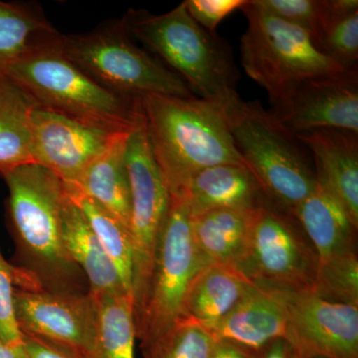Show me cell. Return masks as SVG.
<instances>
[{"mask_svg":"<svg viewBox=\"0 0 358 358\" xmlns=\"http://www.w3.org/2000/svg\"><path fill=\"white\" fill-rule=\"evenodd\" d=\"M8 190L6 216L14 245L16 288L89 293L63 241L65 185L55 174L30 162L0 169Z\"/></svg>","mask_w":358,"mask_h":358,"instance_id":"1","label":"cell"},{"mask_svg":"<svg viewBox=\"0 0 358 358\" xmlns=\"http://www.w3.org/2000/svg\"><path fill=\"white\" fill-rule=\"evenodd\" d=\"M138 99L143 128L171 196L201 169L244 164L220 106L197 96L143 94Z\"/></svg>","mask_w":358,"mask_h":358,"instance_id":"2","label":"cell"},{"mask_svg":"<svg viewBox=\"0 0 358 358\" xmlns=\"http://www.w3.org/2000/svg\"><path fill=\"white\" fill-rule=\"evenodd\" d=\"M121 21L131 38L176 73L197 98L224 110L242 100L229 44L195 22L183 2L164 14L129 9Z\"/></svg>","mask_w":358,"mask_h":358,"instance_id":"3","label":"cell"},{"mask_svg":"<svg viewBox=\"0 0 358 358\" xmlns=\"http://www.w3.org/2000/svg\"><path fill=\"white\" fill-rule=\"evenodd\" d=\"M6 80L37 107L112 133H133L143 122L140 99L106 89L66 58L60 44L18 61L7 71Z\"/></svg>","mask_w":358,"mask_h":358,"instance_id":"4","label":"cell"},{"mask_svg":"<svg viewBox=\"0 0 358 358\" xmlns=\"http://www.w3.org/2000/svg\"><path fill=\"white\" fill-rule=\"evenodd\" d=\"M224 110L235 148L266 199L292 214L317 185L301 141L257 101Z\"/></svg>","mask_w":358,"mask_h":358,"instance_id":"5","label":"cell"},{"mask_svg":"<svg viewBox=\"0 0 358 358\" xmlns=\"http://www.w3.org/2000/svg\"><path fill=\"white\" fill-rule=\"evenodd\" d=\"M60 50L71 62L117 95L195 96L176 73L136 45L121 20L84 34H62Z\"/></svg>","mask_w":358,"mask_h":358,"instance_id":"6","label":"cell"},{"mask_svg":"<svg viewBox=\"0 0 358 358\" xmlns=\"http://www.w3.org/2000/svg\"><path fill=\"white\" fill-rule=\"evenodd\" d=\"M240 10L248 23L240 43L241 64L266 90L271 105L308 78L345 70L322 54L307 31L264 10L255 0H247Z\"/></svg>","mask_w":358,"mask_h":358,"instance_id":"7","label":"cell"},{"mask_svg":"<svg viewBox=\"0 0 358 358\" xmlns=\"http://www.w3.org/2000/svg\"><path fill=\"white\" fill-rule=\"evenodd\" d=\"M211 264L197 246L185 202L171 196L147 298L134 315L136 339L141 341V350L169 333L183 319L193 282Z\"/></svg>","mask_w":358,"mask_h":358,"instance_id":"8","label":"cell"},{"mask_svg":"<svg viewBox=\"0 0 358 358\" xmlns=\"http://www.w3.org/2000/svg\"><path fill=\"white\" fill-rule=\"evenodd\" d=\"M124 160L131 192L129 234L133 247V303L136 313L147 298L160 235L171 206V193L143 122L129 136Z\"/></svg>","mask_w":358,"mask_h":358,"instance_id":"9","label":"cell"},{"mask_svg":"<svg viewBox=\"0 0 358 358\" xmlns=\"http://www.w3.org/2000/svg\"><path fill=\"white\" fill-rule=\"evenodd\" d=\"M317 254L291 213L266 200L256 210L248 252L239 272L258 286L312 291Z\"/></svg>","mask_w":358,"mask_h":358,"instance_id":"10","label":"cell"},{"mask_svg":"<svg viewBox=\"0 0 358 358\" xmlns=\"http://www.w3.org/2000/svg\"><path fill=\"white\" fill-rule=\"evenodd\" d=\"M271 114L294 134L320 129L358 134V69H345L303 80Z\"/></svg>","mask_w":358,"mask_h":358,"instance_id":"11","label":"cell"},{"mask_svg":"<svg viewBox=\"0 0 358 358\" xmlns=\"http://www.w3.org/2000/svg\"><path fill=\"white\" fill-rule=\"evenodd\" d=\"M286 341L296 358H358V306L286 292Z\"/></svg>","mask_w":358,"mask_h":358,"instance_id":"12","label":"cell"},{"mask_svg":"<svg viewBox=\"0 0 358 358\" xmlns=\"http://www.w3.org/2000/svg\"><path fill=\"white\" fill-rule=\"evenodd\" d=\"M31 129L33 162L50 171L64 185L75 182L117 138L129 134L112 133L37 106Z\"/></svg>","mask_w":358,"mask_h":358,"instance_id":"13","label":"cell"},{"mask_svg":"<svg viewBox=\"0 0 358 358\" xmlns=\"http://www.w3.org/2000/svg\"><path fill=\"white\" fill-rule=\"evenodd\" d=\"M16 322L22 334L57 341L85 358L91 352L96 301L89 293L14 289Z\"/></svg>","mask_w":358,"mask_h":358,"instance_id":"14","label":"cell"},{"mask_svg":"<svg viewBox=\"0 0 358 358\" xmlns=\"http://www.w3.org/2000/svg\"><path fill=\"white\" fill-rule=\"evenodd\" d=\"M206 329L216 341L262 353L271 343L287 338L286 293L257 285L226 317Z\"/></svg>","mask_w":358,"mask_h":358,"instance_id":"15","label":"cell"},{"mask_svg":"<svg viewBox=\"0 0 358 358\" xmlns=\"http://www.w3.org/2000/svg\"><path fill=\"white\" fill-rule=\"evenodd\" d=\"M294 136L312 155L317 180L341 202L358 227V134L320 129Z\"/></svg>","mask_w":358,"mask_h":358,"instance_id":"16","label":"cell"},{"mask_svg":"<svg viewBox=\"0 0 358 358\" xmlns=\"http://www.w3.org/2000/svg\"><path fill=\"white\" fill-rule=\"evenodd\" d=\"M173 197L185 202L190 217L215 209L254 210L267 200L255 176L241 164L201 169L190 176L180 193Z\"/></svg>","mask_w":358,"mask_h":358,"instance_id":"17","label":"cell"},{"mask_svg":"<svg viewBox=\"0 0 358 358\" xmlns=\"http://www.w3.org/2000/svg\"><path fill=\"white\" fill-rule=\"evenodd\" d=\"M292 215L315 250L319 265L355 252L357 226L341 202L319 181Z\"/></svg>","mask_w":358,"mask_h":358,"instance_id":"18","label":"cell"},{"mask_svg":"<svg viewBox=\"0 0 358 358\" xmlns=\"http://www.w3.org/2000/svg\"><path fill=\"white\" fill-rule=\"evenodd\" d=\"M63 241L71 260L84 275L89 294L93 298L105 294H129L114 263L84 214L68 194L63 208Z\"/></svg>","mask_w":358,"mask_h":358,"instance_id":"19","label":"cell"},{"mask_svg":"<svg viewBox=\"0 0 358 358\" xmlns=\"http://www.w3.org/2000/svg\"><path fill=\"white\" fill-rule=\"evenodd\" d=\"M62 34L34 4L0 1V82L23 58L58 46Z\"/></svg>","mask_w":358,"mask_h":358,"instance_id":"20","label":"cell"},{"mask_svg":"<svg viewBox=\"0 0 358 358\" xmlns=\"http://www.w3.org/2000/svg\"><path fill=\"white\" fill-rule=\"evenodd\" d=\"M257 209H215L192 217L197 246L212 264L239 271L248 252Z\"/></svg>","mask_w":358,"mask_h":358,"instance_id":"21","label":"cell"},{"mask_svg":"<svg viewBox=\"0 0 358 358\" xmlns=\"http://www.w3.org/2000/svg\"><path fill=\"white\" fill-rule=\"evenodd\" d=\"M129 134L117 138L85 169L75 182L65 185L100 204L129 230L131 192L124 152Z\"/></svg>","mask_w":358,"mask_h":358,"instance_id":"22","label":"cell"},{"mask_svg":"<svg viewBox=\"0 0 358 358\" xmlns=\"http://www.w3.org/2000/svg\"><path fill=\"white\" fill-rule=\"evenodd\" d=\"M256 286L239 271L211 264L193 282L183 319L208 329L226 317Z\"/></svg>","mask_w":358,"mask_h":358,"instance_id":"23","label":"cell"},{"mask_svg":"<svg viewBox=\"0 0 358 358\" xmlns=\"http://www.w3.org/2000/svg\"><path fill=\"white\" fill-rule=\"evenodd\" d=\"M36 106L11 82H0V169L33 162L31 122Z\"/></svg>","mask_w":358,"mask_h":358,"instance_id":"24","label":"cell"},{"mask_svg":"<svg viewBox=\"0 0 358 358\" xmlns=\"http://www.w3.org/2000/svg\"><path fill=\"white\" fill-rule=\"evenodd\" d=\"M96 301V327L91 352L85 358H134L136 339L133 298L105 294Z\"/></svg>","mask_w":358,"mask_h":358,"instance_id":"25","label":"cell"},{"mask_svg":"<svg viewBox=\"0 0 358 358\" xmlns=\"http://www.w3.org/2000/svg\"><path fill=\"white\" fill-rule=\"evenodd\" d=\"M313 40L336 64L345 69L357 68V0H322V24Z\"/></svg>","mask_w":358,"mask_h":358,"instance_id":"26","label":"cell"},{"mask_svg":"<svg viewBox=\"0 0 358 358\" xmlns=\"http://www.w3.org/2000/svg\"><path fill=\"white\" fill-rule=\"evenodd\" d=\"M65 190L84 214L106 253L117 268L124 289L133 298V247L129 228L94 200L66 185Z\"/></svg>","mask_w":358,"mask_h":358,"instance_id":"27","label":"cell"},{"mask_svg":"<svg viewBox=\"0 0 358 358\" xmlns=\"http://www.w3.org/2000/svg\"><path fill=\"white\" fill-rule=\"evenodd\" d=\"M216 343L215 338L201 324L182 319L141 352L143 358H211Z\"/></svg>","mask_w":358,"mask_h":358,"instance_id":"28","label":"cell"},{"mask_svg":"<svg viewBox=\"0 0 358 358\" xmlns=\"http://www.w3.org/2000/svg\"><path fill=\"white\" fill-rule=\"evenodd\" d=\"M310 292L324 300L358 306L357 252L320 264Z\"/></svg>","mask_w":358,"mask_h":358,"instance_id":"29","label":"cell"},{"mask_svg":"<svg viewBox=\"0 0 358 358\" xmlns=\"http://www.w3.org/2000/svg\"><path fill=\"white\" fill-rule=\"evenodd\" d=\"M255 2L275 17L305 30L313 39L322 24V0H255Z\"/></svg>","mask_w":358,"mask_h":358,"instance_id":"30","label":"cell"},{"mask_svg":"<svg viewBox=\"0 0 358 358\" xmlns=\"http://www.w3.org/2000/svg\"><path fill=\"white\" fill-rule=\"evenodd\" d=\"M15 267L4 258L0 249V341L9 345H23V334L16 322L14 289Z\"/></svg>","mask_w":358,"mask_h":358,"instance_id":"31","label":"cell"},{"mask_svg":"<svg viewBox=\"0 0 358 358\" xmlns=\"http://www.w3.org/2000/svg\"><path fill=\"white\" fill-rule=\"evenodd\" d=\"M247 0H186L183 2L188 14L195 22L211 33L224 18L241 9Z\"/></svg>","mask_w":358,"mask_h":358,"instance_id":"32","label":"cell"},{"mask_svg":"<svg viewBox=\"0 0 358 358\" xmlns=\"http://www.w3.org/2000/svg\"><path fill=\"white\" fill-rule=\"evenodd\" d=\"M23 343L28 358H83L70 346L39 336L23 334Z\"/></svg>","mask_w":358,"mask_h":358,"instance_id":"33","label":"cell"},{"mask_svg":"<svg viewBox=\"0 0 358 358\" xmlns=\"http://www.w3.org/2000/svg\"><path fill=\"white\" fill-rule=\"evenodd\" d=\"M211 358H261V353H254L229 343L217 341Z\"/></svg>","mask_w":358,"mask_h":358,"instance_id":"34","label":"cell"},{"mask_svg":"<svg viewBox=\"0 0 358 358\" xmlns=\"http://www.w3.org/2000/svg\"><path fill=\"white\" fill-rule=\"evenodd\" d=\"M261 358H296L286 339H278L261 353Z\"/></svg>","mask_w":358,"mask_h":358,"instance_id":"35","label":"cell"},{"mask_svg":"<svg viewBox=\"0 0 358 358\" xmlns=\"http://www.w3.org/2000/svg\"><path fill=\"white\" fill-rule=\"evenodd\" d=\"M0 358H28L24 343L23 345L13 346L0 341Z\"/></svg>","mask_w":358,"mask_h":358,"instance_id":"36","label":"cell"}]
</instances>
